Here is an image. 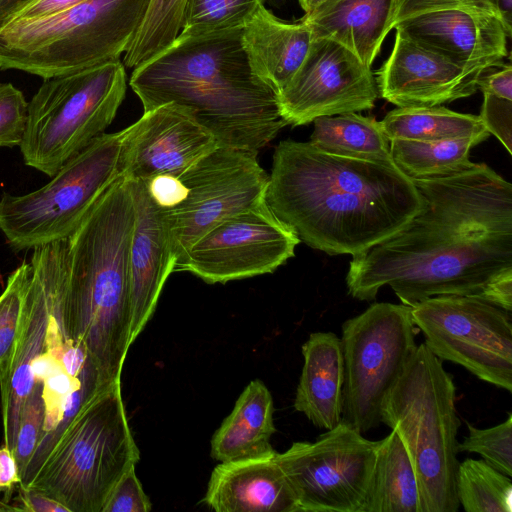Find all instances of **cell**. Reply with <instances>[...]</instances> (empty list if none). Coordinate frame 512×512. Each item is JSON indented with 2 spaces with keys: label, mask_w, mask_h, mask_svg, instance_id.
Here are the masks:
<instances>
[{
  "label": "cell",
  "mask_w": 512,
  "mask_h": 512,
  "mask_svg": "<svg viewBox=\"0 0 512 512\" xmlns=\"http://www.w3.org/2000/svg\"><path fill=\"white\" fill-rule=\"evenodd\" d=\"M413 181L421 210L353 256L349 295L371 301L389 286L409 307L440 295L480 298L494 277L512 269V184L485 163Z\"/></svg>",
  "instance_id": "cell-1"
},
{
  "label": "cell",
  "mask_w": 512,
  "mask_h": 512,
  "mask_svg": "<svg viewBox=\"0 0 512 512\" xmlns=\"http://www.w3.org/2000/svg\"><path fill=\"white\" fill-rule=\"evenodd\" d=\"M265 201L311 248L352 256L399 231L423 204L414 181L396 165L293 140L274 151Z\"/></svg>",
  "instance_id": "cell-2"
},
{
  "label": "cell",
  "mask_w": 512,
  "mask_h": 512,
  "mask_svg": "<svg viewBox=\"0 0 512 512\" xmlns=\"http://www.w3.org/2000/svg\"><path fill=\"white\" fill-rule=\"evenodd\" d=\"M242 28L178 36L133 69L129 84L144 112L177 104L220 145L259 152L288 123L278 92L250 65Z\"/></svg>",
  "instance_id": "cell-3"
},
{
  "label": "cell",
  "mask_w": 512,
  "mask_h": 512,
  "mask_svg": "<svg viewBox=\"0 0 512 512\" xmlns=\"http://www.w3.org/2000/svg\"><path fill=\"white\" fill-rule=\"evenodd\" d=\"M134 221L130 179L121 174L67 239L61 326L109 382L120 381L132 344L129 251Z\"/></svg>",
  "instance_id": "cell-4"
},
{
  "label": "cell",
  "mask_w": 512,
  "mask_h": 512,
  "mask_svg": "<svg viewBox=\"0 0 512 512\" xmlns=\"http://www.w3.org/2000/svg\"><path fill=\"white\" fill-rule=\"evenodd\" d=\"M381 423L403 443L417 475L422 512H456V387L443 361L424 343L383 399Z\"/></svg>",
  "instance_id": "cell-5"
},
{
  "label": "cell",
  "mask_w": 512,
  "mask_h": 512,
  "mask_svg": "<svg viewBox=\"0 0 512 512\" xmlns=\"http://www.w3.org/2000/svg\"><path fill=\"white\" fill-rule=\"evenodd\" d=\"M150 0H86L64 12L0 29V69L47 79L120 59Z\"/></svg>",
  "instance_id": "cell-6"
},
{
  "label": "cell",
  "mask_w": 512,
  "mask_h": 512,
  "mask_svg": "<svg viewBox=\"0 0 512 512\" xmlns=\"http://www.w3.org/2000/svg\"><path fill=\"white\" fill-rule=\"evenodd\" d=\"M139 459L117 381L80 409L26 487L69 512H102L116 483Z\"/></svg>",
  "instance_id": "cell-7"
},
{
  "label": "cell",
  "mask_w": 512,
  "mask_h": 512,
  "mask_svg": "<svg viewBox=\"0 0 512 512\" xmlns=\"http://www.w3.org/2000/svg\"><path fill=\"white\" fill-rule=\"evenodd\" d=\"M126 87L120 59L43 79L28 102L19 146L25 165L52 177L105 133L124 100Z\"/></svg>",
  "instance_id": "cell-8"
},
{
  "label": "cell",
  "mask_w": 512,
  "mask_h": 512,
  "mask_svg": "<svg viewBox=\"0 0 512 512\" xmlns=\"http://www.w3.org/2000/svg\"><path fill=\"white\" fill-rule=\"evenodd\" d=\"M126 128L103 133L67 160L44 186L0 198V231L16 252L68 239L122 172Z\"/></svg>",
  "instance_id": "cell-9"
},
{
  "label": "cell",
  "mask_w": 512,
  "mask_h": 512,
  "mask_svg": "<svg viewBox=\"0 0 512 512\" xmlns=\"http://www.w3.org/2000/svg\"><path fill=\"white\" fill-rule=\"evenodd\" d=\"M411 307L379 302L341 328L342 422L361 434L381 424V405L417 348Z\"/></svg>",
  "instance_id": "cell-10"
},
{
  "label": "cell",
  "mask_w": 512,
  "mask_h": 512,
  "mask_svg": "<svg viewBox=\"0 0 512 512\" xmlns=\"http://www.w3.org/2000/svg\"><path fill=\"white\" fill-rule=\"evenodd\" d=\"M424 344L440 360L512 392V316L472 296L440 295L411 307Z\"/></svg>",
  "instance_id": "cell-11"
},
{
  "label": "cell",
  "mask_w": 512,
  "mask_h": 512,
  "mask_svg": "<svg viewBox=\"0 0 512 512\" xmlns=\"http://www.w3.org/2000/svg\"><path fill=\"white\" fill-rule=\"evenodd\" d=\"M257 151L218 145L178 174V204L161 212L176 262L218 222L265 200L269 175Z\"/></svg>",
  "instance_id": "cell-12"
},
{
  "label": "cell",
  "mask_w": 512,
  "mask_h": 512,
  "mask_svg": "<svg viewBox=\"0 0 512 512\" xmlns=\"http://www.w3.org/2000/svg\"><path fill=\"white\" fill-rule=\"evenodd\" d=\"M378 441L344 422L277 452L300 512H362Z\"/></svg>",
  "instance_id": "cell-13"
},
{
  "label": "cell",
  "mask_w": 512,
  "mask_h": 512,
  "mask_svg": "<svg viewBox=\"0 0 512 512\" xmlns=\"http://www.w3.org/2000/svg\"><path fill=\"white\" fill-rule=\"evenodd\" d=\"M299 242L263 200L206 231L174 271L190 272L210 284L272 273L294 256Z\"/></svg>",
  "instance_id": "cell-14"
},
{
  "label": "cell",
  "mask_w": 512,
  "mask_h": 512,
  "mask_svg": "<svg viewBox=\"0 0 512 512\" xmlns=\"http://www.w3.org/2000/svg\"><path fill=\"white\" fill-rule=\"evenodd\" d=\"M32 252L19 334L6 378L0 384L4 445L12 454L20 412L35 384L33 366L44 353L68 273L67 239L34 248Z\"/></svg>",
  "instance_id": "cell-15"
},
{
  "label": "cell",
  "mask_w": 512,
  "mask_h": 512,
  "mask_svg": "<svg viewBox=\"0 0 512 512\" xmlns=\"http://www.w3.org/2000/svg\"><path fill=\"white\" fill-rule=\"evenodd\" d=\"M379 96L371 67L328 38H313L300 68L278 94L288 125L370 110Z\"/></svg>",
  "instance_id": "cell-16"
},
{
  "label": "cell",
  "mask_w": 512,
  "mask_h": 512,
  "mask_svg": "<svg viewBox=\"0 0 512 512\" xmlns=\"http://www.w3.org/2000/svg\"><path fill=\"white\" fill-rule=\"evenodd\" d=\"M218 145L187 109L164 104L145 111L126 128L122 172L139 180L158 174H179Z\"/></svg>",
  "instance_id": "cell-17"
},
{
  "label": "cell",
  "mask_w": 512,
  "mask_h": 512,
  "mask_svg": "<svg viewBox=\"0 0 512 512\" xmlns=\"http://www.w3.org/2000/svg\"><path fill=\"white\" fill-rule=\"evenodd\" d=\"M395 30L458 67L481 74L503 64L511 31L497 15L460 9L409 17Z\"/></svg>",
  "instance_id": "cell-18"
},
{
  "label": "cell",
  "mask_w": 512,
  "mask_h": 512,
  "mask_svg": "<svg viewBox=\"0 0 512 512\" xmlns=\"http://www.w3.org/2000/svg\"><path fill=\"white\" fill-rule=\"evenodd\" d=\"M396 31L377 72L379 95L397 107L438 106L473 95L480 74L466 71Z\"/></svg>",
  "instance_id": "cell-19"
},
{
  "label": "cell",
  "mask_w": 512,
  "mask_h": 512,
  "mask_svg": "<svg viewBox=\"0 0 512 512\" xmlns=\"http://www.w3.org/2000/svg\"><path fill=\"white\" fill-rule=\"evenodd\" d=\"M130 185L135 208L129 251L133 343L155 311L164 284L174 271L176 256L164 218L143 181L130 179Z\"/></svg>",
  "instance_id": "cell-20"
},
{
  "label": "cell",
  "mask_w": 512,
  "mask_h": 512,
  "mask_svg": "<svg viewBox=\"0 0 512 512\" xmlns=\"http://www.w3.org/2000/svg\"><path fill=\"white\" fill-rule=\"evenodd\" d=\"M203 502L217 512H300L277 452L220 462Z\"/></svg>",
  "instance_id": "cell-21"
},
{
  "label": "cell",
  "mask_w": 512,
  "mask_h": 512,
  "mask_svg": "<svg viewBox=\"0 0 512 512\" xmlns=\"http://www.w3.org/2000/svg\"><path fill=\"white\" fill-rule=\"evenodd\" d=\"M312 40L307 22L282 20L263 3L242 28V42L252 69L278 94L300 68Z\"/></svg>",
  "instance_id": "cell-22"
},
{
  "label": "cell",
  "mask_w": 512,
  "mask_h": 512,
  "mask_svg": "<svg viewBox=\"0 0 512 512\" xmlns=\"http://www.w3.org/2000/svg\"><path fill=\"white\" fill-rule=\"evenodd\" d=\"M304 363L294 408L316 427L329 430L342 420L344 364L340 337L311 333L302 345Z\"/></svg>",
  "instance_id": "cell-23"
},
{
  "label": "cell",
  "mask_w": 512,
  "mask_h": 512,
  "mask_svg": "<svg viewBox=\"0 0 512 512\" xmlns=\"http://www.w3.org/2000/svg\"><path fill=\"white\" fill-rule=\"evenodd\" d=\"M394 0H329L302 20L313 38H328L345 46L371 67L390 26Z\"/></svg>",
  "instance_id": "cell-24"
},
{
  "label": "cell",
  "mask_w": 512,
  "mask_h": 512,
  "mask_svg": "<svg viewBox=\"0 0 512 512\" xmlns=\"http://www.w3.org/2000/svg\"><path fill=\"white\" fill-rule=\"evenodd\" d=\"M274 403L266 385L251 381L237 399L211 439V456L227 462L263 456L274 451L270 444L276 432Z\"/></svg>",
  "instance_id": "cell-25"
},
{
  "label": "cell",
  "mask_w": 512,
  "mask_h": 512,
  "mask_svg": "<svg viewBox=\"0 0 512 512\" xmlns=\"http://www.w3.org/2000/svg\"><path fill=\"white\" fill-rule=\"evenodd\" d=\"M362 512H422L416 472L393 430L379 440Z\"/></svg>",
  "instance_id": "cell-26"
},
{
  "label": "cell",
  "mask_w": 512,
  "mask_h": 512,
  "mask_svg": "<svg viewBox=\"0 0 512 512\" xmlns=\"http://www.w3.org/2000/svg\"><path fill=\"white\" fill-rule=\"evenodd\" d=\"M310 143L333 155L395 165L380 121L357 112L322 116L314 121Z\"/></svg>",
  "instance_id": "cell-27"
},
{
  "label": "cell",
  "mask_w": 512,
  "mask_h": 512,
  "mask_svg": "<svg viewBox=\"0 0 512 512\" xmlns=\"http://www.w3.org/2000/svg\"><path fill=\"white\" fill-rule=\"evenodd\" d=\"M380 123L389 141L474 138L483 142L490 135L479 116L455 112L441 105L398 107Z\"/></svg>",
  "instance_id": "cell-28"
},
{
  "label": "cell",
  "mask_w": 512,
  "mask_h": 512,
  "mask_svg": "<svg viewBox=\"0 0 512 512\" xmlns=\"http://www.w3.org/2000/svg\"><path fill=\"white\" fill-rule=\"evenodd\" d=\"M479 143L474 138L396 139L390 141V151L394 164L403 174L411 180H425L454 175L472 167L469 152Z\"/></svg>",
  "instance_id": "cell-29"
},
{
  "label": "cell",
  "mask_w": 512,
  "mask_h": 512,
  "mask_svg": "<svg viewBox=\"0 0 512 512\" xmlns=\"http://www.w3.org/2000/svg\"><path fill=\"white\" fill-rule=\"evenodd\" d=\"M456 491L466 512H512L511 477L482 459L459 462Z\"/></svg>",
  "instance_id": "cell-30"
},
{
  "label": "cell",
  "mask_w": 512,
  "mask_h": 512,
  "mask_svg": "<svg viewBox=\"0 0 512 512\" xmlns=\"http://www.w3.org/2000/svg\"><path fill=\"white\" fill-rule=\"evenodd\" d=\"M187 0H150L145 18L124 53L123 64L135 69L169 47L178 37Z\"/></svg>",
  "instance_id": "cell-31"
},
{
  "label": "cell",
  "mask_w": 512,
  "mask_h": 512,
  "mask_svg": "<svg viewBox=\"0 0 512 512\" xmlns=\"http://www.w3.org/2000/svg\"><path fill=\"white\" fill-rule=\"evenodd\" d=\"M261 3L262 0H187L178 36L242 28Z\"/></svg>",
  "instance_id": "cell-32"
},
{
  "label": "cell",
  "mask_w": 512,
  "mask_h": 512,
  "mask_svg": "<svg viewBox=\"0 0 512 512\" xmlns=\"http://www.w3.org/2000/svg\"><path fill=\"white\" fill-rule=\"evenodd\" d=\"M30 264L22 262L9 276L0 294V384L6 378L19 334Z\"/></svg>",
  "instance_id": "cell-33"
},
{
  "label": "cell",
  "mask_w": 512,
  "mask_h": 512,
  "mask_svg": "<svg viewBox=\"0 0 512 512\" xmlns=\"http://www.w3.org/2000/svg\"><path fill=\"white\" fill-rule=\"evenodd\" d=\"M468 435L458 442L457 451L477 453L487 464L512 476V414L505 421L480 429L467 423Z\"/></svg>",
  "instance_id": "cell-34"
},
{
  "label": "cell",
  "mask_w": 512,
  "mask_h": 512,
  "mask_svg": "<svg viewBox=\"0 0 512 512\" xmlns=\"http://www.w3.org/2000/svg\"><path fill=\"white\" fill-rule=\"evenodd\" d=\"M44 418L45 405L42 382L36 381L20 412L13 452L20 477H22L42 436Z\"/></svg>",
  "instance_id": "cell-35"
},
{
  "label": "cell",
  "mask_w": 512,
  "mask_h": 512,
  "mask_svg": "<svg viewBox=\"0 0 512 512\" xmlns=\"http://www.w3.org/2000/svg\"><path fill=\"white\" fill-rule=\"evenodd\" d=\"M28 101L10 82L0 83V147L20 146L24 137Z\"/></svg>",
  "instance_id": "cell-36"
},
{
  "label": "cell",
  "mask_w": 512,
  "mask_h": 512,
  "mask_svg": "<svg viewBox=\"0 0 512 512\" xmlns=\"http://www.w3.org/2000/svg\"><path fill=\"white\" fill-rule=\"evenodd\" d=\"M446 9H460L499 16L493 0H394L390 26L391 29H394L399 22L409 17Z\"/></svg>",
  "instance_id": "cell-37"
},
{
  "label": "cell",
  "mask_w": 512,
  "mask_h": 512,
  "mask_svg": "<svg viewBox=\"0 0 512 512\" xmlns=\"http://www.w3.org/2000/svg\"><path fill=\"white\" fill-rule=\"evenodd\" d=\"M152 504L135 473L130 468L109 494L102 512H148Z\"/></svg>",
  "instance_id": "cell-38"
},
{
  "label": "cell",
  "mask_w": 512,
  "mask_h": 512,
  "mask_svg": "<svg viewBox=\"0 0 512 512\" xmlns=\"http://www.w3.org/2000/svg\"><path fill=\"white\" fill-rule=\"evenodd\" d=\"M479 118L489 134H493L512 154V101L491 94H483Z\"/></svg>",
  "instance_id": "cell-39"
},
{
  "label": "cell",
  "mask_w": 512,
  "mask_h": 512,
  "mask_svg": "<svg viewBox=\"0 0 512 512\" xmlns=\"http://www.w3.org/2000/svg\"><path fill=\"white\" fill-rule=\"evenodd\" d=\"M477 89L512 101V66L501 64L482 72L477 80Z\"/></svg>",
  "instance_id": "cell-40"
},
{
  "label": "cell",
  "mask_w": 512,
  "mask_h": 512,
  "mask_svg": "<svg viewBox=\"0 0 512 512\" xmlns=\"http://www.w3.org/2000/svg\"><path fill=\"white\" fill-rule=\"evenodd\" d=\"M84 1L86 0H28L16 10L8 23L18 19H38L53 16Z\"/></svg>",
  "instance_id": "cell-41"
},
{
  "label": "cell",
  "mask_w": 512,
  "mask_h": 512,
  "mask_svg": "<svg viewBox=\"0 0 512 512\" xmlns=\"http://www.w3.org/2000/svg\"><path fill=\"white\" fill-rule=\"evenodd\" d=\"M18 500L15 510L28 512H69V510L54 498L45 493L18 485Z\"/></svg>",
  "instance_id": "cell-42"
},
{
  "label": "cell",
  "mask_w": 512,
  "mask_h": 512,
  "mask_svg": "<svg viewBox=\"0 0 512 512\" xmlns=\"http://www.w3.org/2000/svg\"><path fill=\"white\" fill-rule=\"evenodd\" d=\"M479 299L512 312V269L494 277L485 286Z\"/></svg>",
  "instance_id": "cell-43"
},
{
  "label": "cell",
  "mask_w": 512,
  "mask_h": 512,
  "mask_svg": "<svg viewBox=\"0 0 512 512\" xmlns=\"http://www.w3.org/2000/svg\"><path fill=\"white\" fill-rule=\"evenodd\" d=\"M20 482L16 459L10 449L3 445L0 447V491L9 493Z\"/></svg>",
  "instance_id": "cell-44"
},
{
  "label": "cell",
  "mask_w": 512,
  "mask_h": 512,
  "mask_svg": "<svg viewBox=\"0 0 512 512\" xmlns=\"http://www.w3.org/2000/svg\"><path fill=\"white\" fill-rule=\"evenodd\" d=\"M28 0H0V29L11 19L16 10Z\"/></svg>",
  "instance_id": "cell-45"
},
{
  "label": "cell",
  "mask_w": 512,
  "mask_h": 512,
  "mask_svg": "<svg viewBox=\"0 0 512 512\" xmlns=\"http://www.w3.org/2000/svg\"><path fill=\"white\" fill-rule=\"evenodd\" d=\"M494 3L503 23L512 31V0H494Z\"/></svg>",
  "instance_id": "cell-46"
},
{
  "label": "cell",
  "mask_w": 512,
  "mask_h": 512,
  "mask_svg": "<svg viewBox=\"0 0 512 512\" xmlns=\"http://www.w3.org/2000/svg\"><path fill=\"white\" fill-rule=\"evenodd\" d=\"M327 1L329 0H298L302 10L304 11V16L311 14Z\"/></svg>",
  "instance_id": "cell-47"
},
{
  "label": "cell",
  "mask_w": 512,
  "mask_h": 512,
  "mask_svg": "<svg viewBox=\"0 0 512 512\" xmlns=\"http://www.w3.org/2000/svg\"><path fill=\"white\" fill-rule=\"evenodd\" d=\"M294 0H262V2L267 6L281 9L287 6L289 3L293 2Z\"/></svg>",
  "instance_id": "cell-48"
},
{
  "label": "cell",
  "mask_w": 512,
  "mask_h": 512,
  "mask_svg": "<svg viewBox=\"0 0 512 512\" xmlns=\"http://www.w3.org/2000/svg\"><path fill=\"white\" fill-rule=\"evenodd\" d=\"M1 511H14V509L12 508V506L0 500V512Z\"/></svg>",
  "instance_id": "cell-49"
},
{
  "label": "cell",
  "mask_w": 512,
  "mask_h": 512,
  "mask_svg": "<svg viewBox=\"0 0 512 512\" xmlns=\"http://www.w3.org/2000/svg\"><path fill=\"white\" fill-rule=\"evenodd\" d=\"M493 2H494V0H493ZM494 4H495V3H494Z\"/></svg>",
  "instance_id": "cell-50"
}]
</instances>
